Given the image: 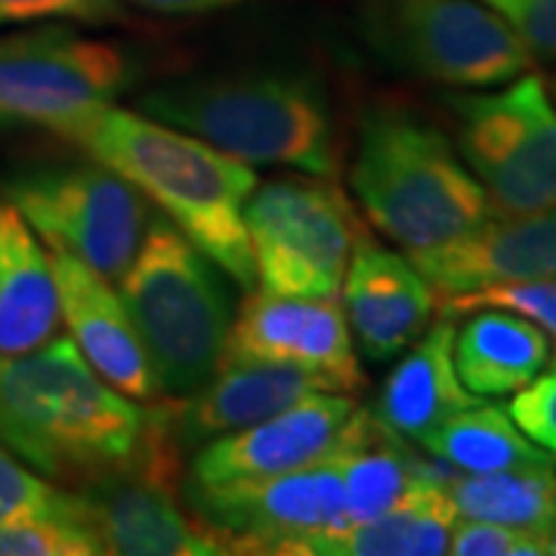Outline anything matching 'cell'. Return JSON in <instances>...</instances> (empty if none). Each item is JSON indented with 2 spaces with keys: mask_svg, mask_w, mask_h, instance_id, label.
<instances>
[{
  "mask_svg": "<svg viewBox=\"0 0 556 556\" xmlns=\"http://www.w3.org/2000/svg\"><path fill=\"white\" fill-rule=\"evenodd\" d=\"M60 288L50 251L16 204L0 199V356H22L60 334Z\"/></svg>",
  "mask_w": 556,
  "mask_h": 556,
  "instance_id": "cell-21",
  "label": "cell"
},
{
  "mask_svg": "<svg viewBox=\"0 0 556 556\" xmlns=\"http://www.w3.org/2000/svg\"><path fill=\"white\" fill-rule=\"evenodd\" d=\"M223 362H288L338 380L343 393L362 387L356 346L343 303L254 291L232 316Z\"/></svg>",
  "mask_w": 556,
  "mask_h": 556,
  "instance_id": "cell-13",
  "label": "cell"
},
{
  "mask_svg": "<svg viewBox=\"0 0 556 556\" xmlns=\"http://www.w3.org/2000/svg\"><path fill=\"white\" fill-rule=\"evenodd\" d=\"M137 112L244 164L338 177L331 102L321 84L306 75L248 72L179 78L142 93Z\"/></svg>",
  "mask_w": 556,
  "mask_h": 556,
  "instance_id": "cell-3",
  "label": "cell"
},
{
  "mask_svg": "<svg viewBox=\"0 0 556 556\" xmlns=\"http://www.w3.org/2000/svg\"><path fill=\"white\" fill-rule=\"evenodd\" d=\"M179 457L167 405L149 408V427L130 464L78 489L102 554L214 556L229 554L223 538L179 507Z\"/></svg>",
  "mask_w": 556,
  "mask_h": 556,
  "instance_id": "cell-10",
  "label": "cell"
},
{
  "mask_svg": "<svg viewBox=\"0 0 556 556\" xmlns=\"http://www.w3.org/2000/svg\"><path fill=\"white\" fill-rule=\"evenodd\" d=\"M102 544L78 492V507L0 526V556H100Z\"/></svg>",
  "mask_w": 556,
  "mask_h": 556,
  "instance_id": "cell-26",
  "label": "cell"
},
{
  "mask_svg": "<svg viewBox=\"0 0 556 556\" xmlns=\"http://www.w3.org/2000/svg\"><path fill=\"white\" fill-rule=\"evenodd\" d=\"M477 402L479 396H473L457 378L455 325L448 318H439V325L427 328L387 375L375 417L390 433L420 442L448 417Z\"/></svg>",
  "mask_w": 556,
  "mask_h": 556,
  "instance_id": "cell-20",
  "label": "cell"
},
{
  "mask_svg": "<svg viewBox=\"0 0 556 556\" xmlns=\"http://www.w3.org/2000/svg\"><path fill=\"white\" fill-rule=\"evenodd\" d=\"M350 182L368 223L408 254L460 239L495 214L452 139L399 109L362 121Z\"/></svg>",
  "mask_w": 556,
  "mask_h": 556,
  "instance_id": "cell-4",
  "label": "cell"
},
{
  "mask_svg": "<svg viewBox=\"0 0 556 556\" xmlns=\"http://www.w3.org/2000/svg\"><path fill=\"white\" fill-rule=\"evenodd\" d=\"M313 393H343L338 380L288 362H219L192 399L167 402L170 433L182 452L254 427Z\"/></svg>",
  "mask_w": 556,
  "mask_h": 556,
  "instance_id": "cell-16",
  "label": "cell"
},
{
  "mask_svg": "<svg viewBox=\"0 0 556 556\" xmlns=\"http://www.w3.org/2000/svg\"><path fill=\"white\" fill-rule=\"evenodd\" d=\"M457 507L448 479L420 482L412 495L383 517L318 532L294 544L298 556H439L448 554Z\"/></svg>",
  "mask_w": 556,
  "mask_h": 556,
  "instance_id": "cell-22",
  "label": "cell"
},
{
  "mask_svg": "<svg viewBox=\"0 0 556 556\" xmlns=\"http://www.w3.org/2000/svg\"><path fill=\"white\" fill-rule=\"evenodd\" d=\"M455 556H544L547 535L485 519H457L448 541Z\"/></svg>",
  "mask_w": 556,
  "mask_h": 556,
  "instance_id": "cell-29",
  "label": "cell"
},
{
  "mask_svg": "<svg viewBox=\"0 0 556 556\" xmlns=\"http://www.w3.org/2000/svg\"><path fill=\"white\" fill-rule=\"evenodd\" d=\"M477 309H507L517 316L532 318L547 334L556 338V276L526 278V281H504L470 294H452L439 300V318H464Z\"/></svg>",
  "mask_w": 556,
  "mask_h": 556,
  "instance_id": "cell-27",
  "label": "cell"
},
{
  "mask_svg": "<svg viewBox=\"0 0 556 556\" xmlns=\"http://www.w3.org/2000/svg\"><path fill=\"white\" fill-rule=\"evenodd\" d=\"M334 460L343 479L346 526L383 517L420 482L452 479L448 464H427L408 448V439L390 433L378 417L356 408L343 427Z\"/></svg>",
  "mask_w": 556,
  "mask_h": 556,
  "instance_id": "cell-19",
  "label": "cell"
},
{
  "mask_svg": "<svg viewBox=\"0 0 556 556\" xmlns=\"http://www.w3.org/2000/svg\"><path fill=\"white\" fill-rule=\"evenodd\" d=\"M343 313L368 362H387L405 353L437 309V291L415 263L375 241H362L343 276Z\"/></svg>",
  "mask_w": 556,
  "mask_h": 556,
  "instance_id": "cell-18",
  "label": "cell"
},
{
  "mask_svg": "<svg viewBox=\"0 0 556 556\" xmlns=\"http://www.w3.org/2000/svg\"><path fill=\"white\" fill-rule=\"evenodd\" d=\"M164 396H189L223 362L232 325L229 276L164 214H152L115 281Z\"/></svg>",
  "mask_w": 556,
  "mask_h": 556,
  "instance_id": "cell-5",
  "label": "cell"
},
{
  "mask_svg": "<svg viewBox=\"0 0 556 556\" xmlns=\"http://www.w3.org/2000/svg\"><path fill=\"white\" fill-rule=\"evenodd\" d=\"M455 331V368L479 399L510 396L551 362V338L532 318L507 309H477Z\"/></svg>",
  "mask_w": 556,
  "mask_h": 556,
  "instance_id": "cell-23",
  "label": "cell"
},
{
  "mask_svg": "<svg viewBox=\"0 0 556 556\" xmlns=\"http://www.w3.org/2000/svg\"><path fill=\"white\" fill-rule=\"evenodd\" d=\"M50 263L60 288L62 321L68 325L72 340L90 368L134 402L164 399L134 318L112 281L97 276L80 260L56 251H50Z\"/></svg>",
  "mask_w": 556,
  "mask_h": 556,
  "instance_id": "cell-17",
  "label": "cell"
},
{
  "mask_svg": "<svg viewBox=\"0 0 556 556\" xmlns=\"http://www.w3.org/2000/svg\"><path fill=\"white\" fill-rule=\"evenodd\" d=\"M532 60H556V0H489Z\"/></svg>",
  "mask_w": 556,
  "mask_h": 556,
  "instance_id": "cell-32",
  "label": "cell"
},
{
  "mask_svg": "<svg viewBox=\"0 0 556 556\" xmlns=\"http://www.w3.org/2000/svg\"><path fill=\"white\" fill-rule=\"evenodd\" d=\"M430 455L455 467L460 473H501V470H519V467H541L556 464V455L538 448L532 439L522 437L514 417L497 405H477L448 417L430 437H424Z\"/></svg>",
  "mask_w": 556,
  "mask_h": 556,
  "instance_id": "cell-24",
  "label": "cell"
},
{
  "mask_svg": "<svg viewBox=\"0 0 556 556\" xmlns=\"http://www.w3.org/2000/svg\"><path fill=\"white\" fill-rule=\"evenodd\" d=\"M507 415L514 417L522 437L556 455V358L547 371H541L535 380L517 390Z\"/></svg>",
  "mask_w": 556,
  "mask_h": 556,
  "instance_id": "cell-30",
  "label": "cell"
},
{
  "mask_svg": "<svg viewBox=\"0 0 556 556\" xmlns=\"http://www.w3.org/2000/svg\"><path fill=\"white\" fill-rule=\"evenodd\" d=\"M3 199L50 251L80 260L105 281H118L137 254L149 199L105 164L31 167L3 182Z\"/></svg>",
  "mask_w": 556,
  "mask_h": 556,
  "instance_id": "cell-8",
  "label": "cell"
},
{
  "mask_svg": "<svg viewBox=\"0 0 556 556\" xmlns=\"http://www.w3.org/2000/svg\"><path fill=\"white\" fill-rule=\"evenodd\" d=\"M362 31L393 68L452 87H495L532 68L507 20L477 0H368Z\"/></svg>",
  "mask_w": 556,
  "mask_h": 556,
  "instance_id": "cell-6",
  "label": "cell"
},
{
  "mask_svg": "<svg viewBox=\"0 0 556 556\" xmlns=\"http://www.w3.org/2000/svg\"><path fill=\"white\" fill-rule=\"evenodd\" d=\"M130 7L161 13V16H195V13H214L226 7H239L244 0H127Z\"/></svg>",
  "mask_w": 556,
  "mask_h": 556,
  "instance_id": "cell-33",
  "label": "cell"
},
{
  "mask_svg": "<svg viewBox=\"0 0 556 556\" xmlns=\"http://www.w3.org/2000/svg\"><path fill=\"white\" fill-rule=\"evenodd\" d=\"M78 507V489L62 492L25 467L10 448H0V526L28 517H47Z\"/></svg>",
  "mask_w": 556,
  "mask_h": 556,
  "instance_id": "cell-28",
  "label": "cell"
},
{
  "mask_svg": "<svg viewBox=\"0 0 556 556\" xmlns=\"http://www.w3.org/2000/svg\"><path fill=\"white\" fill-rule=\"evenodd\" d=\"M437 298L470 294L504 281L556 276V207L538 214L495 211L477 229L408 254Z\"/></svg>",
  "mask_w": 556,
  "mask_h": 556,
  "instance_id": "cell-15",
  "label": "cell"
},
{
  "mask_svg": "<svg viewBox=\"0 0 556 556\" xmlns=\"http://www.w3.org/2000/svg\"><path fill=\"white\" fill-rule=\"evenodd\" d=\"M182 497L192 517L223 538L229 554H291L303 538L346 526L343 479L331 455L273 477L217 485L186 479Z\"/></svg>",
  "mask_w": 556,
  "mask_h": 556,
  "instance_id": "cell-12",
  "label": "cell"
},
{
  "mask_svg": "<svg viewBox=\"0 0 556 556\" xmlns=\"http://www.w3.org/2000/svg\"><path fill=\"white\" fill-rule=\"evenodd\" d=\"M547 554L556 556V514H554V522H551V535H547Z\"/></svg>",
  "mask_w": 556,
  "mask_h": 556,
  "instance_id": "cell-34",
  "label": "cell"
},
{
  "mask_svg": "<svg viewBox=\"0 0 556 556\" xmlns=\"http://www.w3.org/2000/svg\"><path fill=\"white\" fill-rule=\"evenodd\" d=\"M112 20H121V0H0V25Z\"/></svg>",
  "mask_w": 556,
  "mask_h": 556,
  "instance_id": "cell-31",
  "label": "cell"
},
{
  "mask_svg": "<svg viewBox=\"0 0 556 556\" xmlns=\"http://www.w3.org/2000/svg\"><path fill=\"white\" fill-rule=\"evenodd\" d=\"M448 495L455 501L457 517L551 535L556 514V464L501 473H452Z\"/></svg>",
  "mask_w": 556,
  "mask_h": 556,
  "instance_id": "cell-25",
  "label": "cell"
},
{
  "mask_svg": "<svg viewBox=\"0 0 556 556\" xmlns=\"http://www.w3.org/2000/svg\"><path fill=\"white\" fill-rule=\"evenodd\" d=\"M244 229L263 291L334 298L365 241L356 211L328 179H276L244 204Z\"/></svg>",
  "mask_w": 556,
  "mask_h": 556,
  "instance_id": "cell-7",
  "label": "cell"
},
{
  "mask_svg": "<svg viewBox=\"0 0 556 556\" xmlns=\"http://www.w3.org/2000/svg\"><path fill=\"white\" fill-rule=\"evenodd\" d=\"M356 412V402L343 393H313L291 408L211 439L195 448L189 482L217 485L232 479H257L298 470L334 455L343 427Z\"/></svg>",
  "mask_w": 556,
  "mask_h": 556,
  "instance_id": "cell-14",
  "label": "cell"
},
{
  "mask_svg": "<svg viewBox=\"0 0 556 556\" xmlns=\"http://www.w3.org/2000/svg\"><path fill=\"white\" fill-rule=\"evenodd\" d=\"M149 412L90 368L56 334L22 356H0V442L40 477L84 489L130 464Z\"/></svg>",
  "mask_w": 556,
  "mask_h": 556,
  "instance_id": "cell-1",
  "label": "cell"
},
{
  "mask_svg": "<svg viewBox=\"0 0 556 556\" xmlns=\"http://www.w3.org/2000/svg\"><path fill=\"white\" fill-rule=\"evenodd\" d=\"M137 78L134 56L112 40L43 28L0 38V127L65 137Z\"/></svg>",
  "mask_w": 556,
  "mask_h": 556,
  "instance_id": "cell-9",
  "label": "cell"
},
{
  "mask_svg": "<svg viewBox=\"0 0 556 556\" xmlns=\"http://www.w3.org/2000/svg\"><path fill=\"white\" fill-rule=\"evenodd\" d=\"M65 139L130 179L239 288H254L257 269L244 229V204L257 189L251 164L142 112L115 105H102Z\"/></svg>",
  "mask_w": 556,
  "mask_h": 556,
  "instance_id": "cell-2",
  "label": "cell"
},
{
  "mask_svg": "<svg viewBox=\"0 0 556 556\" xmlns=\"http://www.w3.org/2000/svg\"><path fill=\"white\" fill-rule=\"evenodd\" d=\"M457 152L501 214L556 207V109L544 80L519 75L501 93L448 97Z\"/></svg>",
  "mask_w": 556,
  "mask_h": 556,
  "instance_id": "cell-11",
  "label": "cell"
}]
</instances>
